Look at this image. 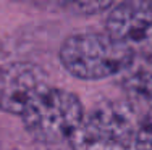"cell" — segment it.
Masks as SVG:
<instances>
[{"mask_svg": "<svg viewBox=\"0 0 152 150\" xmlns=\"http://www.w3.org/2000/svg\"><path fill=\"white\" fill-rule=\"evenodd\" d=\"M49 91L45 74L32 63H8L0 66V110L24 115Z\"/></svg>", "mask_w": 152, "mask_h": 150, "instance_id": "277c9868", "label": "cell"}, {"mask_svg": "<svg viewBox=\"0 0 152 150\" xmlns=\"http://www.w3.org/2000/svg\"><path fill=\"white\" fill-rule=\"evenodd\" d=\"M83 118V107L71 92L49 89L23 115V121L36 139L58 142L71 137Z\"/></svg>", "mask_w": 152, "mask_h": 150, "instance_id": "3957f363", "label": "cell"}, {"mask_svg": "<svg viewBox=\"0 0 152 150\" xmlns=\"http://www.w3.org/2000/svg\"><path fill=\"white\" fill-rule=\"evenodd\" d=\"M118 76L128 91L152 99V53H133Z\"/></svg>", "mask_w": 152, "mask_h": 150, "instance_id": "8992f818", "label": "cell"}, {"mask_svg": "<svg viewBox=\"0 0 152 150\" xmlns=\"http://www.w3.org/2000/svg\"><path fill=\"white\" fill-rule=\"evenodd\" d=\"M134 144L137 150H152V110L137 126Z\"/></svg>", "mask_w": 152, "mask_h": 150, "instance_id": "52a82bcc", "label": "cell"}, {"mask_svg": "<svg viewBox=\"0 0 152 150\" xmlns=\"http://www.w3.org/2000/svg\"><path fill=\"white\" fill-rule=\"evenodd\" d=\"M108 36L133 53H152V2H123L107 21Z\"/></svg>", "mask_w": 152, "mask_h": 150, "instance_id": "5b68a950", "label": "cell"}, {"mask_svg": "<svg viewBox=\"0 0 152 150\" xmlns=\"http://www.w3.org/2000/svg\"><path fill=\"white\" fill-rule=\"evenodd\" d=\"M133 52L112 36L100 33L75 34L61 45L63 66L81 79H104L120 74L129 63Z\"/></svg>", "mask_w": 152, "mask_h": 150, "instance_id": "6da1fadb", "label": "cell"}, {"mask_svg": "<svg viewBox=\"0 0 152 150\" xmlns=\"http://www.w3.org/2000/svg\"><path fill=\"white\" fill-rule=\"evenodd\" d=\"M133 113L120 103H102L84 116L68 139L75 150H126L136 141Z\"/></svg>", "mask_w": 152, "mask_h": 150, "instance_id": "7a4b0ae2", "label": "cell"}]
</instances>
